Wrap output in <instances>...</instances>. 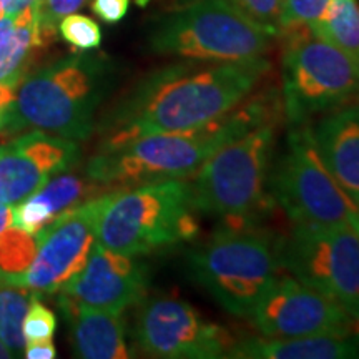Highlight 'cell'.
I'll return each mask as SVG.
<instances>
[{"mask_svg": "<svg viewBox=\"0 0 359 359\" xmlns=\"http://www.w3.org/2000/svg\"><path fill=\"white\" fill-rule=\"evenodd\" d=\"M268 70L264 58H255L191 60L151 72L103 116L102 147L210 122L248 98Z\"/></svg>", "mask_w": 359, "mask_h": 359, "instance_id": "obj_1", "label": "cell"}, {"mask_svg": "<svg viewBox=\"0 0 359 359\" xmlns=\"http://www.w3.org/2000/svg\"><path fill=\"white\" fill-rule=\"evenodd\" d=\"M281 114V98L275 90L255 97L251 93L233 110L198 127L143 135L100 147L85 173L109 191L165 180H187L219 148L259 123L280 118Z\"/></svg>", "mask_w": 359, "mask_h": 359, "instance_id": "obj_2", "label": "cell"}, {"mask_svg": "<svg viewBox=\"0 0 359 359\" xmlns=\"http://www.w3.org/2000/svg\"><path fill=\"white\" fill-rule=\"evenodd\" d=\"M111 85L103 58L79 55L57 60L27 75L4 116L0 138L40 130L67 140H85Z\"/></svg>", "mask_w": 359, "mask_h": 359, "instance_id": "obj_3", "label": "cell"}, {"mask_svg": "<svg viewBox=\"0 0 359 359\" xmlns=\"http://www.w3.org/2000/svg\"><path fill=\"white\" fill-rule=\"evenodd\" d=\"M276 125L278 118L257 125L201 165L190 182L196 212L223 219L224 226H257L271 196Z\"/></svg>", "mask_w": 359, "mask_h": 359, "instance_id": "obj_4", "label": "cell"}, {"mask_svg": "<svg viewBox=\"0 0 359 359\" xmlns=\"http://www.w3.org/2000/svg\"><path fill=\"white\" fill-rule=\"evenodd\" d=\"M190 182L165 180L111 191L97 226V243L143 257L198 235Z\"/></svg>", "mask_w": 359, "mask_h": 359, "instance_id": "obj_5", "label": "cell"}, {"mask_svg": "<svg viewBox=\"0 0 359 359\" xmlns=\"http://www.w3.org/2000/svg\"><path fill=\"white\" fill-rule=\"evenodd\" d=\"M273 37L233 0H193L160 17L148 45L160 55L217 64L263 58Z\"/></svg>", "mask_w": 359, "mask_h": 359, "instance_id": "obj_6", "label": "cell"}, {"mask_svg": "<svg viewBox=\"0 0 359 359\" xmlns=\"http://www.w3.org/2000/svg\"><path fill=\"white\" fill-rule=\"evenodd\" d=\"M191 276L223 309L250 318L278 276L276 245L257 226H224L188 255Z\"/></svg>", "mask_w": 359, "mask_h": 359, "instance_id": "obj_7", "label": "cell"}, {"mask_svg": "<svg viewBox=\"0 0 359 359\" xmlns=\"http://www.w3.org/2000/svg\"><path fill=\"white\" fill-rule=\"evenodd\" d=\"M269 195L294 224L359 228V208L326 168L306 123L291 125L285 150L271 165Z\"/></svg>", "mask_w": 359, "mask_h": 359, "instance_id": "obj_8", "label": "cell"}, {"mask_svg": "<svg viewBox=\"0 0 359 359\" xmlns=\"http://www.w3.org/2000/svg\"><path fill=\"white\" fill-rule=\"evenodd\" d=\"M283 53V114L291 125L306 123L359 98V64L308 27L286 30Z\"/></svg>", "mask_w": 359, "mask_h": 359, "instance_id": "obj_9", "label": "cell"}, {"mask_svg": "<svg viewBox=\"0 0 359 359\" xmlns=\"http://www.w3.org/2000/svg\"><path fill=\"white\" fill-rule=\"evenodd\" d=\"M275 245L291 276L339 304L359 325V231L353 224H294Z\"/></svg>", "mask_w": 359, "mask_h": 359, "instance_id": "obj_10", "label": "cell"}, {"mask_svg": "<svg viewBox=\"0 0 359 359\" xmlns=\"http://www.w3.org/2000/svg\"><path fill=\"white\" fill-rule=\"evenodd\" d=\"M111 191L74 206L40 230L34 262L22 275L2 278L35 294L58 293L77 276L97 245V226Z\"/></svg>", "mask_w": 359, "mask_h": 359, "instance_id": "obj_11", "label": "cell"}, {"mask_svg": "<svg viewBox=\"0 0 359 359\" xmlns=\"http://www.w3.org/2000/svg\"><path fill=\"white\" fill-rule=\"evenodd\" d=\"M135 343L151 358L217 359L226 358L235 341L191 304L177 298H155L138 313Z\"/></svg>", "mask_w": 359, "mask_h": 359, "instance_id": "obj_12", "label": "cell"}, {"mask_svg": "<svg viewBox=\"0 0 359 359\" xmlns=\"http://www.w3.org/2000/svg\"><path fill=\"white\" fill-rule=\"evenodd\" d=\"M250 320L264 338L353 334L359 326L339 304L290 275H278Z\"/></svg>", "mask_w": 359, "mask_h": 359, "instance_id": "obj_13", "label": "cell"}, {"mask_svg": "<svg viewBox=\"0 0 359 359\" xmlns=\"http://www.w3.org/2000/svg\"><path fill=\"white\" fill-rule=\"evenodd\" d=\"M77 142L30 130L0 145V203L19 205L77 163Z\"/></svg>", "mask_w": 359, "mask_h": 359, "instance_id": "obj_14", "label": "cell"}, {"mask_svg": "<svg viewBox=\"0 0 359 359\" xmlns=\"http://www.w3.org/2000/svg\"><path fill=\"white\" fill-rule=\"evenodd\" d=\"M148 266L132 255L93 246L88 262L58 293L82 306L123 313L142 302L148 288Z\"/></svg>", "mask_w": 359, "mask_h": 359, "instance_id": "obj_15", "label": "cell"}, {"mask_svg": "<svg viewBox=\"0 0 359 359\" xmlns=\"http://www.w3.org/2000/svg\"><path fill=\"white\" fill-rule=\"evenodd\" d=\"M313 135L326 168L359 208V105L326 111Z\"/></svg>", "mask_w": 359, "mask_h": 359, "instance_id": "obj_16", "label": "cell"}, {"mask_svg": "<svg viewBox=\"0 0 359 359\" xmlns=\"http://www.w3.org/2000/svg\"><path fill=\"white\" fill-rule=\"evenodd\" d=\"M103 193H109V190L88 178L87 173L85 177L75 173L53 177L47 185L13 206L11 226L19 228L30 235H37L58 215L95 196H100Z\"/></svg>", "mask_w": 359, "mask_h": 359, "instance_id": "obj_17", "label": "cell"}, {"mask_svg": "<svg viewBox=\"0 0 359 359\" xmlns=\"http://www.w3.org/2000/svg\"><path fill=\"white\" fill-rule=\"evenodd\" d=\"M58 304L70 323L72 346L83 359H127L130 354L125 338L122 313L88 308L58 298Z\"/></svg>", "mask_w": 359, "mask_h": 359, "instance_id": "obj_18", "label": "cell"}, {"mask_svg": "<svg viewBox=\"0 0 359 359\" xmlns=\"http://www.w3.org/2000/svg\"><path fill=\"white\" fill-rule=\"evenodd\" d=\"M359 356V334L304 338H245L235 341L226 358L238 359H346Z\"/></svg>", "mask_w": 359, "mask_h": 359, "instance_id": "obj_19", "label": "cell"}, {"mask_svg": "<svg viewBox=\"0 0 359 359\" xmlns=\"http://www.w3.org/2000/svg\"><path fill=\"white\" fill-rule=\"evenodd\" d=\"M40 42L34 6L15 15L11 34L0 43V82L19 87Z\"/></svg>", "mask_w": 359, "mask_h": 359, "instance_id": "obj_20", "label": "cell"}, {"mask_svg": "<svg viewBox=\"0 0 359 359\" xmlns=\"http://www.w3.org/2000/svg\"><path fill=\"white\" fill-rule=\"evenodd\" d=\"M311 32L359 64V2L358 0H331L321 20L308 27Z\"/></svg>", "mask_w": 359, "mask_h": 359, "instance_id": "obj_21", "label": "cell"}, {"mask_svg": "<svg viewBox=\"0 0 359 359\" xmlns=\"http://www.w3.org/2000/svg\"><path fill=\"white\" fill-rule=\"evenodd\" d=\"M34 293L0 278V341L13 358L24 356V320Z\"/></svg>", "mask_w": 359, "mask_h": 359, "instance_id": "obj_22", "label": "cell"}, {"mask_svg": "<svg viewBox=\"0 0 359 359\" xmlns=\"http://www.w3.org/2000/svg\"><path fill=\"white\" fill-rule=\"evenodd\" d=\"M37 238L19 228L8 226L0 233V278L22 275L34 262Z\"/></svg>", "mask_w": 359, "mask_h": 359, "instance_id": "obj_23", "label": "cell"}, {"mask_svg": "<svg viewBox=\"0 0 359 359\" xmlns=\"http://www.w3.org/2000/svg\"><path fill=\"white\" fill-rule=\"evenodd\" d=\"M87 2L88 0H35L32 6L42 47L50 43L55 37L60 20L77 12Z\"/></svg>", "mask_w": 359, "mask_h": 359, "instance_id": "obj_24", "label": "cell"}, {"mask_svg": "<svg viewBox=\"0 0 359 359\" xmlns=\"http://www.w3.org/2000/svg\"><path fill=\"white\" fill-rule=\"evenodd\" d=\"M58 32L77 50H93L102 43V29L95 20L82 13H70L58 24Z\"/></svg>", "mask_w": 359, "mask_h": 359, "instance_id": "obj_25", "label": "cell"}, {"mask_svg": "<svg viewBox=\"0 0 359 359\" xmlns=\"http://www.w3.org/2000/svg\"><path fill=\"white\" fill-rule=\"evenodd\" d=\"M331 0H283L280 13V32L302 29L323 19Z\"/></svg>", "mask_w": 359, "mask_h": 359, "instance_id": "obj_26", "label": "cell"}, {"mask_svg": "<svg viewBox=\"0 0 359 359\" xmlns=\"http://www.w3.org/2000/svg\"><path fill=\"white\" fill-rule=\"evenodd\" d=\"M24 338L27 343L29 341H40V339H52L57 330V318L55 313L50 308H47L39 299V294L32 296L30 299L29 309H27L24 320Z\"/></svg>", "mask_w": 359, "mask_h": 359, "instance_id": "obj_27", "label": "cell"}, {"mask_svg": "<svg viewBox=\"0 0 359 359\" xmlns=\"http://www.w3.org/2000/svg\"><path fill=\"white\" fill-rule=\"evenodd\" d=\"M233 2L255 22L266 27L276 35L280 34L278 22H280L283 0H233Z\"/></svg>", "mask_w": 359, "mask_h": 359, "instance_id": "obj_28", "label": "cell"}, {"mask_svg": "<svg viewBox=\"0 0 359 359\" xmlns=\"http://www.w3.org/2000/svg\"><path fill=\"white\" fill-rule=\"evenodd\" d=\"M92 12L107 24H116L127 15L130 0H92Z\"/></svg>", "mask_w": 359, "mask_h": 359, "instance_id": "obj_29", "label": "cell"}, {"mask_svg": "<svg viewBox=\"0 0 359 359\" xmlns=\"http://www.w3.org/2000/svg\"><path fill=\"white\" fill-rule=\"evenodd\" d=\"M57 356V349L50 339L29 341L25 344L24 358L27 359H52Z\"/></svg>", "mask_w": 359, "mask_h": 359, "instance_id": "obj_30", "label": "cell"}, {"mask_svg": "<svg viewBox=\"0 0 359 359\" xmlns=\"http://www.w3.org/2000/svg\"><path fill=\"white\" fill-rule=\"evenodd\" d=\"M15 90L17 87H12V85L0 82V128H2L4 116H6L8 105H11L13 97H15Z\"/></svg>", "mask_w": 359, "mask_h": 359, "instance_id": "obj_31", "label": "cell"}, {"mask_svg": "<svg viewBox=\"0 0 359 359\" xmlns=\"http://www.w3.org/2000/svg\"><path fill=\"white\" fill-rule=\"evenodd\" d=\"M13 22H15V15H2V17H0V43L6 40L8 34H11Z\"/></svg>", "mask_w": 359, "mask_h": 359, "instance_id": "obj_32", "label": "cell"}, {"mask_svg": "<svg viewBox=\"0 0 359 359\" xmlns=\"http://www.w3.org/2000/svg\"><path fill=\"white\" fill-rule=\"evenodd\" d=\"M11 217H12L11 206L0 203V233H2L8 226V224H11Z\"/></svg>", "mask_w": 359, "mask_h": 359, "instance_id": "obj_33", "label": "cell"}, {"mask_svg": "<svg viewBox=\"0 0 359 359\" xmlns=\"http://www.w3.org/2000/svg\"><path fill=\"white\" fill-rule=\"evenodd\" d=\"M8 358H13V356L11 354V351L4 346L2 341H0V359H8Z\"/></svg>", "mask_w": 359, "mask_h": 359, "instance_id": "obj_34", "label": "cell"}, {"mask_svg": "<svg viewBox=\"0 0 359 359\" xmlns=\"http://www.w3.org/2000/svg\"><path fill=\"white\" fill-rule=\"evenodd\" d=\"M7 4H8V0H0V17H2L4 12H6Z\"/></svg>", "mask_w": 359, "mask_h": 359, "instance_id": "obj_35", "label": "cell"}, {"mask_svg": "<svg viewBox=\"0 0 359 359\" xmlns=\"http://www.w3.org/2000/svg\"><path fill=\"white\" fill-rule=\"evenodd\" d=\"M142 2H145V0H142Z\"/></svg>", "mask_w": 359, "mask_h": 359, "instance_id": "obj_36", "label": "cell"}, {"mask_svg": "<svg viewBox=\"0 0 359 359\" xmlns=\"http://www.w3.org/2000/svg\"><path fill=\"white\" fill-rule=\"evenodd\" d=\"M358 231H359V228H358Z\"/></svg>", "mask_w": 359, "mask_h": 359, "instance_id": "obj_37", "label": "cell"}]
</instances>
